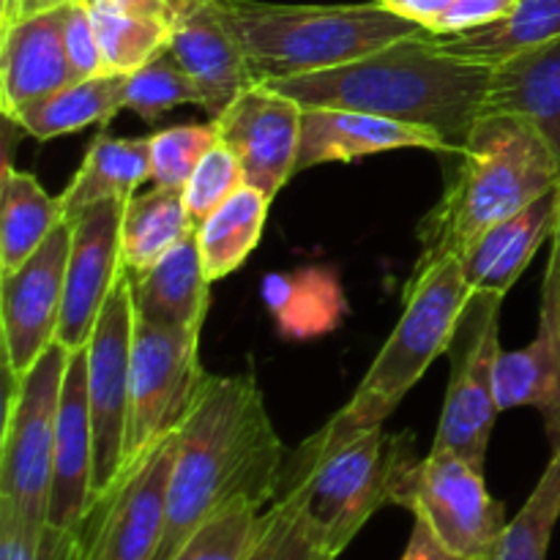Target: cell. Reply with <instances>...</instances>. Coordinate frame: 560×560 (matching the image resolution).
<instances>
[{
  "label": "cell",
  "instance_id": "cell-16",
  "mask_svg": "<svg viewBox=\"0 0 560 560\" xmlns=\"http://www.w3.org/2000/svg\"><path fill=\"white\" fill-rule=\"evenodd\" d=\"M96 506V441L88 402V348L69 353L55 432L47 523L82 534Z\"/></svg>",
  "mask_w": 560,
  "mask_h": 560
},
{
  "label": "cell",
  "instance_id": "cell-10",
  "mask_svg": "<svg viewBox=\"0 0 560 560\" xmlns=\"http://www.w3.org/2000/svg\"><path fill=\"white\" fill-rule=\"evenodd\" d=\"M200 331L153 326L137 317L124 468L148 446L178 430L189 416L208 377L200 364Z\"/></svg>",
  "mask_w": 560,
  "mask_h": 560
},
{
  "label": "cell",
  "instance_id": "cell-17",
  "mask_svg": "<svg viewBox=\"0 0 560 560\" xmlns=\"http://www.w3.org/2000/svg\"><path fill=\"white\" fill-rule=\"evenodd\" d=\"M170 52L202 93V109L219 118L252 80L249 63L224 27L213 0H170Z\"/></svg>",
  "mask_w": 560,
  "mask_h": 560
},
{
  "label": "cell",
  "instance_id": "cell-31",
  "mask_svg": "<svg viewBox=\"0 0 560 560\" xmlns=\"http://www.w3.org/2000/svg\"><path fill=\"white\" fill-rule=\"evenodd\" d=\"M560 520V446L541 474L539 485L514 520L503 530L495 560H547L552 530Z\"/></svg>",
  "mask_w": 560,
  "mask_h": 560
},
{
  "label": "cell",
  "instance_id": "cell-7",
  "mask_svg": "<svg viewBox=\"0 0 560 560\" xmlns=\"http://www.w3.org/2000/svg\"><path fill=\"white\" fill-rule=\"evenodd\" d=\"M69 350L55 342L25 375L9 377L0 435V501L33 523H47L55 432Z\"/></svg>",
  "mask_w": 560,
  "mask_h": 560
},
{
  "label": "cell",
  "instance_id": "cell-1",
  "mask_svg": "<svg viewBox=\"0 0 560 560\" xmlns=\"http://www.w3.org/2000/svg\"><path fill=\"white\" fill-rule=\"evenodd\" d=\"M284 465L288 448L255 375H208L178 427L167 528L153 560L173 558L197 528L235 503L271 506Z\"/></svg>",
  "mask_w": 560,
  "mask_h": 560
},
{
  "label": "cell",
  "instance_id": "cell-42",
  "mask_svg": "<svg viewBox=\"0 0 560 560\" xmlns=\"http://www.w3.org/2000/svg\"><path fill=\"white\" fill-rule=\"evenodd\" d=\"M69 3H74V0H11L9 9L0 14V31L11 27L14 22L27 20V16L47 14V11L63 9V5H69Z\"/></svg>",
  "mask_w": 560,
  "mask_h": 560
},
{
  "label": "cell",
  "instance_id": "cell-4",
  "mask_svg": "<svg viewBox=\"0 0 560 560\" xmlns=\"http://www.w3.org/2000/svg\"><path fill=\"white\" fill-rule=\"evenodd\" d=\"M213 5L244 52L252 80L262 85L334 69L427 31L381 0L353 5L213 0Z\"/></svg>",
  "mask_w": 560,
  "mask_h": 560
},
{
  "label": "cell",
  "instance_id": "cell-44",
  "mask_svg": "<svg viewBox=\"0 0 560 560\" xmlns=\"http://www.w3.org/2000/svg\"><path fill=\"white\" fill-rule=\"evenodd\" d=\"M552 257L558 260V268H560V186H558V224H556V233H552Z\"/></svg>",
  "mask_w": 560,
  "mask_h": 560
},
{
  "label": "cell",
  "instance_id": "cell-24",
  "mask_svg": "<svg viewBox=\"0 0 560 560\" xmlns=\"http://www.w3.org/2000/svg\"><path fill=\"white\" fill-rule=\"evenodd\" d=\"M151 135L148 137H109L98 135L88 148L71 184L60 191L66 219L80 217L85 208L102 200L126 202L151 180Z\"/></svg>",
  "mask_w": 560,
  "mask_h": 560
},
{
  "label": "cell",
  "instance_id": "cell-37",
  "mask_svg": "<svg viewBox=\"0 0 560 560\" xmlns=\"http://www.w3.org/2000/svg\"><path fill=\"white\" fill-rule=\"evenodd\" d=\"M246 184L244 167L238 156L228 145H213L208 156L202 159L200 167L191 173L189 184L184 189L186 211H189L195 228H200L222 202H228L241 186Z\"/></svg>",
  "mask_w": 560,
  "mask_h": 560
},
{
  "label": "cell",
  "instance_id": "cell-12",
  "mask_svg": "<svg viewBox=\"0 0 560 560\" xmlns=\"http://www.w3.org/2000/svg\"><path fill=\"white\" fill-rule=\"evenodd\" d=\"M135 326L131 277L126 268L88 339V402L96 441V501L118 481L124 468Z\"/></svg>",
  "mask_w": 560,
  "mask_h": 560
},
{
  "label": "cell",
  "instance_id": "cell-21",
  "mask_svg": "<svg viewBox=\"0 0 560 560\" xmlns=\"http://www.w3.org/2000/svg\"><path fill=\"white\" fill-rule=\"evenodd\" d=\"M558 224V189L487 230L463 252V273L481 293L506 295Z\"/></svg>",
  "mask_w": 560,
  "mask_h": 560
},
{
  "label": "cell",
  "instance_id": "cell-27",
  "mask_svg": "<svg viewBox=\"0 0 560 560\" xmlns=\"http://www.w3.org/2000/svg\"><path fill=\"white\" fill-rule=\"evenodd\" d=\"M126 74H98L71 82L11 115V124L36 140H55L93 124H109L124 109Z\"/></svg>",
  "mask_w": 560,
  "mask_h": 560
},
{
  "label": "cell",
  "instance_id": "cell-18",
  "mask_svg": "<svg viewBox=\"0 0 560 560\" xmlns=\"http://www.w3.org/2000/svg\"><path fill=\"white\" fill-rule=\"evenodd\" d=\"M498 410L536 408L545 419L550 446H560V268L550 255L541 282L539 331L523 350L498 359L495 370Z\"/></svg>",
  "mask_w": 560,
  "mask_h": 560
},
{
  "label": "cell",
  "instance_id": "cell-9",
  "mask_svg": "<svg viewBox=\"0 0 560 560\" xmlns=\"http://www.w3.org/2000/svg\"><path fill=\"white\" fill-rule=\"evenodd\" d=\"M503 299L506 295L474 290L459 315L446 353L452 359L446 402L432 443L459 454L479 470H485L492 427L501 413L495 399V370L501 359Z\"/></svg>",
  "mask_w": 560,
  "mask_h": 560
},
{
  "label": "cell",
  "instance_id": "cell-34",
  "mask_svg": "<svg viewBox=\"0 0 560 560\" xmlns=\"http://www.w3.org/2000/svg\"><path fill=\"white\" fill-rule=\"evenodd\" d=\"M213 145H219L217 124L167 126L151 135V180L162 189L184 191L191 173L200 167Z\"/></svg>",
  "mask_w": 560,
  "mask_h": 560
},
{
  "label": "cell",
  "instance_id": "cell-26",
  "mask_svg": "<svg viewBox=\"0 0 560 560\" xmlns=\"http://www.w3.org/2000/svg\"><path fill=\"white\" fill-rule=\"evenodd\" d=\"M63 219L60 197L47 195L31 173L5 162L0 175V277L16 271Z\"/></svg>",
  "mask_w": 560,
  "mask_h": 560
},
{
  "label": "cell",
  "instance_id": "cell-5",
  "mask_svg": "<svg viewBox=\"0 0 560 560\" xmlns=\"http://www.w3.org/2000/svg\"><path fill=\"white\" fill-rule=\"evenodd\" d=\"M413 463L408 432L386 435L381 424L342 441H323L315 432L288 457L279 495H293L323 541L342 556L372 514L394 503Z\"/></svg>",
  "mask_w": 560,
  "mask_h": 560
},
{
  "label": "cell",
  "instance_id": "cell-20",
  "mask_svg": "<svg viewBox=\"0 0 560 560\" xmlns=\"http://www.w3.org/2000/svg\"><path fill=\"white\" fill-rule=\"evenodd\" d=\"M80 82L63 38V9L0 31V107L5 118L36 98Z\"/></svg>",
  "mask_w": 560,
  "mask_h": 560
},
{
  "label": "cell",
  "instance_id": "cell-40",
  "mask_svg": "<svg viewBox=\"0 0 560 560\" xmlns=\"http://www.w3.org/2000/svg\"><path fill=\"white\" fill-rule=\"evenodd\" d=\"M402 560H463L454 552H448L446 547L438 541V536L432 534L430 525L424 520H413V530H410L408 547H405Z\"/></svg>",
  "mask_w": 560,
  "mask_h": 560
},
{
  "label": "cell",
  "instance_id": "cell-15",
  "mask_svg": "<svg viewBox=\"0 0 560 560\" xmlns=\"http://www.w3.org/2000/svg\"><path fill=\"white\" fill-rule=\"evenodd\" d=\"M301 115L304 107L295 98L255 82L213 118L219 142L238 156L246 184L271 200L295 175Z\"/></svg>",
  "mask_w": 560,
  "mask_h": 560
},
{
  "label": "cell",
  "instance_id": "cell-25",
  "mask_svg": "<svg viewBox=\"0 0 560 560\" xmlns=\"http://www.w3.org/2000/svg\"><path fill=\"white\" fill-rule=\"evenodd\" d=\"M560 36V0H517L514 9L490 25L463 33H446L430 42L443 55L468 60V63L498 66L520 52L539 47Z\"/></svg>",
  "mask_w": 560,
  "mask_h": 560
},
{
  "label": "cell",
  "instance_id": "cell-32",
  "mask_svg": "<svg viewBox=\"0 0 560 560\" xmlns=\"http://www.w3.org/2000/svg\"><path fill=\"white\" fill-rule=\"evenodd\" d=\"M293 495H279L257 520L244 560H337Z\"/></svg>",
  "mask_w": 560,
  "mask_h": 560
},
{
  "label": "cell",
  "instance_id": "cell-22",
  "mask_svg": "<svg viewBox=\"0 0 560 560\" xmlns=\"http://www.w3.org/2000/svg\"><path fill=\"white\" fill-rule=\"evenodd\" d=\"M131 301L140 320L164 328H202L211 279L202 268L197 230L148 271H129Z\"/></svg>",
  "mask_w": 560,
  "mask_h": 560
},
{
  "label": "cell",
  "instance_id": "cell-23",
  "mask_svg": "<svg viewBox=\"0 0 560 560\" xmlns=\"http://www.w3.org/2000/svg\"><path fill=\"white\" fill-rule=\"evenodd\" d=\"M485 113L534 124L560 162V36L492 66Z\"/></svg>",
  "mask_w": 560,
  "mask_h": 560
},
{
  "label": "cell",
  "instance_id": "cell-8",
  "mask_svg": "<svg viewBox=\"0 0 560 560\" xmlns=\"http://www.w3.org/2000/svg\"><path fill=\"white\" fill-rule=\"evenodd\" d=\"M394 503L424 520L448 552L463 560H495L506 509L490 495L485 470L448 448L432 446L405 470Z\"/></svg>",
  "mask_w": 560,
  "mask_h": 560
},
{
  "label": "cell",
  "instance_id": "cell-36",
  "mask_svg": "<svg viewBox=\"0 0 560 560\" xmlns=\"http://www.w3.org/2000/svg\"><path fill=\"white\" fill-rule=\"evenodd\" d=\"M260 514L262 509L252 503H235L224 509L202 528H197L170 560H244L255 539Z\"/></svg>",
  "mask_w": 560,
  "mask_h": 560
},
{
  "label": "cell",
  "instance_id": "cell-33",
  "mask_svg": "<svg viewBox=\"0 0 560 560\" xmlns=\"http://www.w3.org/2000/svg\"><path fill=\"white\" fill-rule=\"evenodd\" d=\"M184 104L202 107V93L191 82V77L180 69L170 49L148 60L142 69L126 74L124 82V109H131L142 120L153 124L164 113Z\"/></svg>",
  "mask_w": 560,
  "mask_h": 560
},
{
  "label": "cell",
  "instance_id": "cell-38",
  "mask_svg": "<svg viewBox=\"0 0 560 560\" xmlns=\"http://www.w3.org/2000/svg\"><path fill=\"white\" fill-rule=\"evenodd\" d=\"M63 38L66 52H69V60L80 80L107 74L102 47H98L96 25H93V14L85 0H74V3L63 5Z\"/></svg>",
  "mask_w": 560,
  "mask_h": 560
},
{
  "label": "cell",
  "instance_id": "cell-30",
  "mask_svg": "<svg viewBox=\"0 0 560 560\" xmlns=\"http://www.w3.org/2000/svg\"><path fill=\"white\" fill-rule=\"evenodd\" d=\"M107 74H131L170 47V20L88 5Z\"/></svg>",
  "mask_w": 560,
  "mask_h": 560
},
{
  "label": "cell",
  "instance_id": "cell-45",
  "mask_svg": "<svg viewBox=\"0 0 560 560\" xmlns=\"http://www.w3.org/2000/svg\"><path fill=\"white\" fill-rule=\"evenodd\" d=\"M9 5H11V0H0V14H3V11L9 9Z\"/></svg>",
  "mask_w": 560,
  "mask_h": 560
},
{
  "label": "cell",
  "instance_id": "cell-43",
  "mask_svg": "<svg viewBox=\"0 0 560 560\" xmlns=\"http://www.w3.org/2000/svg\"><path fill=\"white\" fill-rule=\"evenodd\" d=\"M88 5H104V9L126 11V14L162 16L170 20V0H85Z\"/></svg>",
  "mask_w": 560,
  "mask_h": 560
},
{
  "label": "cell",
  "instance_id": "cell-6",
  "mask_svg": "<svg viewBox=\"0 0 560 560\" xmlns=\"http://www.w3.org/2000/svg\"><path fill=\"white\" fill-rule=\"evenodd\" d=\"M474 295L459 257L413 268L405 288V310L392 337L375 355L350 402L323 424V441H342L370 427L386 424L410 388L438 355L448 353L454 328Z\"/></svg>",
  "mask_w": 560,
  "mask_h": 560
},
{
  "label": "cell",
  "instance_id": "cell-28",
  "mask_svg": "<svg viewBox=\"0 0 560 560\" xmlns=\"http://www.w3.org/2000/svg\"><path fill=\"white\" fill-rule=\"evenodd\" d=\"M195 230V222L186 211L184 191L153 186L151 191L129 197L124 206V228H120L126 268L135 273L148 271L167 252L184 244Z\"/></svg>",
  "mask_w": 560,
  "mask_h": 560
},
{
  "label": "cell",
  "instance_id": "cell-3",
  "mask_svg": "<svg viewBox=\"0 0 560 560\" xmlns=\"http://www.w3.org/2000/svg\"><path fill=\"white\" fill-rule=\"evenodd\" d=\"M438 206L419 228L413 268L463 257L476 238L560 186V162L534 124L485 113L470 129Z\"/></svg>",
  "mask_w": 560,
  "mask_h": 560
},
{
  "label": "cell",
  "instance_id": "cell-13",
  "mask_svg": "<svg viewBox=\"0 0 560 560\" xmlns=\"http://www.w3.org/2000/svg\"><path fill=\"white\" fill-rule=\"evenodd\" d=\"M69 255L71 222L63 219L16 271L0 277V328L9 377L25 375L58 342Z\"/></svg>",
  "mask_w": 560,
  "mask_h": 560
},
{
  "label": "cell",
  "instance_id": "cell-39",
  "mask_svg": "<svg viewBox=\"0 0 560 560\" xmlns=\"http://www.w3.org/2000/svg\"><path fill=\"white\" fill-rule=\"evenodd\" d=\"M514 3L517 0H454L446 14L430 27V33L446 36V33H463L490 25V22L506 16L514 9Z\"/></svg>",
  "mask_w": 560,
  "mask_h": 560
},
{
  "label": "cell",
  "instance_id": "cell-19",
  "mask_svg": "<svg viewBox=\"0 0 560 560\" xmlns=\"http://www.w3.org/2000/svg\"><path fill=\"white\" fill-rule=\"evenodd\" d=\"M421 148L432 153H452L448 142L427 126L381 118L370 113L331 107H304L295 175L328 162H355L372 153Z\"/></svg>",
  "mask_w": 560,
  "mask_h": 560
},
{
  "label": "cell",
  "instance_id": "cell-2",
  "mask_svg": "<svg viewBox=\"0 0 560 560\" xmlns=\"http://www.w3.org/2000/svg\"><path fill=\"white\" fill-rule=\"evenodd\" d=\"M490 77L492 66L443 55L424 31L350 63L266 85L301 107L353 109L427 126L457 153L485 115Z\"/></svg>",
  "mask_w": 560,
  "mask_h": 560
},
{
  "label": "cell",
  "instance_id": "cell-11",
  "mask_svg": "<svg viewBox=\"0 0 560 560\" xmlns=\"http://www.w3.org/2000/svg\"><path fill=\"white\" fill-rule=\"evenodd\" d=\"M178 430L120 470L85 525V560H153L167 528L170 474Z\"/></svg>",
  "mask_w": 560,
  "mask_h": 560
},
{
  "label": "cell",
  "instance_id": "cell-29",
  "mask_svg": "<svg viewBox=\"0 0 560 560\" xmlns=\"http://www.w3.org/2000/svg\"><path fill=\"white\" fill-rule=\"evenodd\" d=\"M268 208H271V197L244 184L197 228L202 268L211 282L238 271L246 257L255 252L266 230Z\"/></svg>",
  "mask_w": 560,
  "mask_h": 560
},
{
  "label": "cell",
  "instance_id": "cell-35",
  "mask_svg": "<svg viewBox=\"0 0 560 560\" xmlns=\"http://www.w3.org/2000/svg\"><path fill=\"white\" fill-rule=\"evenodd\" d=\"M0 560H85V534L33 523L0 501Z\"/></svg>",
  "mask_w": 560,
  "mask_h": 560
},
{
  "label": "cell",
  "instance_id": "cell-41",
  "mask_svg": "<svg viewBox=\"0 0 560 560\" xmlns=\"http://www.w3.org/2000/svg\"><path fill=\"white\" fill-rule=\"evenodd\" d=\"M381 3L388 5L392 11H397V14L408 16V20L419 22V25H424L427 31H430V27L446 14L448 5H452L454 0H381Z\"/></svg>",
  "mask_w": 560,
  "mask_h": 560
},
{
  "label": "cell",
  "instance_id": "cell-14",
  "mask_svg": "<svg viewBox=\"0 0 560 560\" xmlns=\"http://www.w3.org/2000/svg\"><path fill=\"white\" fill-rule=\"evenodd\" d=\"M124 206L120 200H102L69 219L71 255L58 326V342L69 353L88 348L98 315L126 271L120 246Z\"/></svg>",
  "mask_w": 560,
  "mask_h": 560
}]
</instances>
